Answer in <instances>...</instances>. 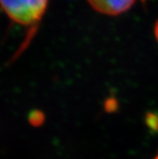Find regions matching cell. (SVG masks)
<instances>
[{"label":"cell","instance_id":"obj_4","mask_svg":"<svg viewBox=\"0 0 158 159\" xmlns=\"http://www.w3.org/2000/svg\"><path fill=\"white\" fill-rule=\"evenodd\" d=\"M28 120L33 127H40L45 121V115L40 111H33L29 114Z\"/></svg>","mask_w":158,"mask_h":159},{"label":"cell","instance_id":"obj_2","mask_svg":"<svg viewBox=\"0 0 158 159\" xmlns=\"http://www.w3.org/2000/svg\"><path fill=\"white\" fill-rule=\"evenodd\" d=\"M91 6L97 11L116 16L130 9L135 0H88Z\"/></svg>","mask_w":158,"mask_h":159},{"label":"cell","instance_id":"obj_5","mask_svg":"<svg viewBox=\"0 0 158 159\" xmlns=\"http://www.w3.org/2000/svg\"><path fill=\"white\" fill-rule=\"evenodd\" d=\"M105 109L109 112L115 111L117 109V102L115 99H108L105 103Z\"/></svg>","mask_w":158,"mask_h":159},{"label":"cell","instance_id":"obj_6","mask_svg":"<svg viewBox=\"0 0 158 159\" xmlns=\"http://www.w3.org/2000/svg\"><path fill=\"white\" fill-rule=\"evenodd\" d=\"M153 159H158V153H157V155H156V156H155V157H154Z\"/></svg>","mask_w":158,"mask_h":159},{"label":"cell","instance_id":"obj_3","mask_svg":"<svg viewBox=\"0 0 158 159\" xmlns=\"http://www.w3.org/2000/svg\"><path fill=\"white\" fill-rule=\"evenodd\" d=\"M145 124L151 134H158V113L149 111L145 116Z\"/></svg>","mask_w":158,"mask_h":159},{"label":"cell","instance_id":"obj_1","mask_svg":"<svg viewBox=\"0 0 158 159\" xmlns=\"http://www.w3.org/2000/svg\"><path fill=\"white\" fill-rule=\"evenodd\" d=\"M48 0H0L8 16L21 25L34 26L42 18Z\"/></svg>","mask_w":158,"mask_h":159}]
</instances>
